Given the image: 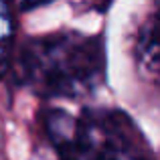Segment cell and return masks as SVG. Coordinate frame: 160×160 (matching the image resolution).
<instances>
[{
	"label": "cell",
	"instance_id": "obj_4",
	"mask_svg": "<svg viewBox=\"0 0 160 160\" xmlns=\"http://www.w3.org/2000/svg\"><path fill=\"white\" fill-rule=\"evenodd\" d=\"M12 45H14V18L8 4L0 2V77L12 61Z\"/></svg>",
	"mask_w": 160,
	"mask_h": 160
},
{
	"label": "cell",
	"instance_id": "obj_1",
	"mask_svg": "<svg viewBox=\"0 0 160 160\" xmlns=\"http://www.w3.org/2000/svg\"><path fill=\"white\" fill-rule=\"evenodd\" d=\"M14 73L22 85L45 98H85L106 79L103 43L77 31L35 37L16 55Z\"/></svg>",
	"mask_w": 160,
	"mask_h": 160
},
{
	"label": "cell",
	"instance_id": "obj_2",
	"mask_svg": "<svg viewBox=\"0 0 160 160\" xmlns=\"http://www.w3.org/2000/svg\"><path fill=\"white\" fill-rule=\"evenodd\" d=\"M45 128L59 160H150L134 124L120 112L51 109Z\"/></svg>",
	"mask_w": 160,
	"mask_h": 160
},
{
	"label": "cell",
	"instance_id": "obj_3",
	"mask_svg": "<svg viewBox=\"0 0 160 160\" xmlns=\"http://www.w3.org/2000/svg\"><path fill=\"white\" fill-rule=\"evenodd\" d=\"M136 63L146 79L160 85V8L144 20L138 32Z\"/></svg>",
	"mask_w": 160,
	"mask_h": 160
}]
</instances>
